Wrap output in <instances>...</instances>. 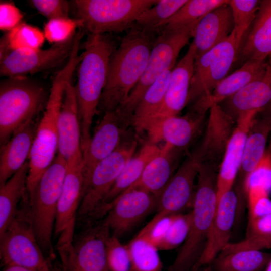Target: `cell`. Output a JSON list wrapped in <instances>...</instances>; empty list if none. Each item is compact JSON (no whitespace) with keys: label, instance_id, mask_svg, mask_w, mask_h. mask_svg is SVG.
Wrapping results in <instances>:
<instances>
[{"label":"cell","instance_id":"46","mask_svg":"<svg viewBox=\"0 0 271 271\" xmlns=\"http://www.w3.org/2000/svg\"><path fill=\"white\" fill-rule=\"evenodd\" d=\"M271 232V214L248 220L246 238Z\"/></svg>","mask_w":271,"mask_h":271},{"label":"cell","instance_id":"7","mask_svg":"<svg viewBox=\"0 0 271 271\" xmlns=\"http://www.w3.org/2000/svg\"><path fill=\"white\" fill-rule=\"evenodd\" d=\"M199 21L177 30L161 31L159 34L140 79L125 102L115 111L126 125L130 123L134 111L148 88L165 71L174 67L181 50L192 37V31Z\"/></svg>","mask_w":271,"mask_h":271},{"label":"cell","instance_id":"4","mask_svg":"<svg viewBox=\"0 0 271 271\" xmlns=\"http://www.w3.org/2000/svg\"><path fill=\"white\" fill-rule=\"evenodd\" d=\"M218 167L200 164L191 211L188 236L167 271H192L206 245L217 206L216 180Z\"/></svg>","mask_w":271,"mask_h":271},{"label":"cell","instance_id":"6","mask_svg":"<svg viewBox=\"0 0 271 271\" xmlns=\"http://www.w3.org/2000/svg\"><path fill=\"white\" fill-rule=\"evenodd\" d=\"M45 101L43 86L26 76L8 77L1 82V147L21 128L35 120Z\"/></svg>","mask_w":271,"mask_h":271},{"label":"cell","instance_id":"41","mask_svg":"<svg viewBox=\"0 0 271 271\" xmlns=\"http://www.w3.org/2000/svg\"><path fill=\"white\" fill-rule=\"evenodd\" d=\"M77 28H81L76 19L58 18L49 20L44 28V34L49 42L54 44L66 43L75 35Z\"/></svg>","mask_w":271,"mask_h":271},{"label":"cell","instance_id":"17","mask_svg":"<svg viewBox=\"0 0 271 271\" xmlns=\"http://www.w3.org/2000/svg\"><path fill=\"white\" fill-rule=\"evenodd\" d=\"M110 230L103 222L87 230L62 264L63 271H110L106 241Z\"/></svg>","mask_w":271,"mask_h":271},{"label":"cell","instance_id":"44","mask_svg":"<svg viewBox=\"0 0 271 271\" xmlns=\"http://www.w3.org/2000/svg\"><path fill=\"white\" fill-rule=\"evenodd\" d=\"M32 5L49 20L58 18L69 17L68 2L63 0H32Z\"/></svg>","mask_w":271,"mask_h":271},{"label":"cell","instance_id":"23","mask_svg":"<svg viewBox=\"0 0 271 271\" xmlns=\"http://www.w3.org/2000/svg\"><path fill=\"white\" fill-rule=\"evenodd\" d=\"M124 125L115 111L104 112L91 138L88 149L83 155V182L96 166L121 144L122 127Z\"/></svg>","mask_w":271,"mask_h":271},{"label":"cell","instance_id":"10","mask_svg":"<svg viewBox=\"0 0 271 271\" xmlns=\"http://www.w3.org/2000/svg\"><path fill=\"white\" fill-rule=\"evenodd\" d=\"M134 140L121 143L108 157L98 164L83 182L78 212L80 216L96 215L128 161L133 156Z\"/></svg>","mask_w":271,"mask_h":271},{"label":"cell","instance_id":"33","mask_svg":"<svg viewBox=\"0 0 271 271\" xmlns=\"http://www.w3.org/2000/svg\"><path fill=\"white\" fill-rule=\"evenodd\" d=\"M173 69L165 71L148 88L136 108L130 123L138 132L143 130L162 105Z\"/></svg>","mask_w":271,"mask_h":271},{"label":"cell","instance_id":"13","mask_svg":"<svg viewBox=\"0 0 271 271\" xmlns=\"http://www.w3.org/2000/svg\"><path fill=\"white\" fill-rule=\"evenodd\" d=\"M158 197L139 188L130 187L112 202L103 206L97 216L105 215L103 221L119 237L140 222L154 208Z\"/></svg>","mask_w":271,"mask_h":271},{"label":"cell","instance_id":"18","mask_svg":"<svg viewBox=\"0 0 271 271\" xmlns=\"http://www.w3.org/2000/svg\"><path fill=\"white\" fill-rule=\"evenodd\" d=\"M58 154L67 164L83 162L78 107L71 81L65 86L58 120Z\"/></svg>","mask_w":271,"mask_h":271},{"label":"cell","instance_id":"35","mask_svg":"<svg viewBox=\"0 0 271 271\" xmlns=\"http://www.w3.org/2000/svg\"><path fill=\"white\" fill-rule=\"evenodd\" d=\"M227 2V0L187 1L165 22L161 31H175L187 27L199 21L212 10Z\"/></svg>","mask_w":271,"mask_h":271},{"label":"cell","instance_id":"3","mask_svg":"<svg viewBox=\"0 0 271 271\" xmlns=\"http://www.w3.org/2000/svg\"><path fill=\"white\" fill-rule=\"evenodd\" d=\"M82 56L73 51L66 65L55 76L45 110L38 123L28 158L29 168L27 189L30 197L40 178L55 158L58 151V120L66 84L82 60Z\"/></svg>","mask_w":271,"mask_h":271},{"label":"cell","instance_id":"36","mask_svg":"<svg viewBox=\"0 0 271 271\" xmlns=\"http://www.w3.org/2000/svg\"><path fill=\"white\" fill-rule=\"evenodd\" d=\"M127 245L130 271H163L159 250L146 236L139 233Z\"/></svg>","mask_w":271,"mask_h":271},{"label":"cell","instance_id":"43","mask_svg":"<svg viewBox=\"0 0 271 271\" xmlns=\"http://www.w3.org/2000/svg\"><path fill=\"white\" fill-rule=\"evenodd\" d=\"M106 255L110 271H130V254L127 244H123L119 237L110 235L106 241Z\"/></svg>","mask_w":271,"mask_h":271},{"label":"cell","instance_id":"11","mask_svg":"<svg viewBox=\"0 0 271 271\" xmlns=\"http://www.w3.org/2000/svg\"><path fill=\"white\" fill-rule=\"evenodd\" d=\"M0 256L3 264L33 269L50 267L34 232L29 212L18 213L0 236Z\"/></svg>","mask_w":271,"mask_h":271},{"label":"cell","instance_id":"50","mask_svg":"<svg viewBox=\"0 0 271 271\" xmlns=\"http://www.w3.org/2000/svg\"><path fill=\"white\" fill-rule=\"evenodd\" d=\"M258 114L261 115V118L271 121V101Z\"/></svg>","mask_w":271,"mask_h":271},{"label":"cell","instance_id":"26","mask_svg":"<svg viewBox=\"0 0 271 271\" xmlns=\"http://www.w3.org/2000/svg\"><path fill=\"white\" fill-rule=\"evenodd\" d=\"M268 62L265 61L248 60L232 74L221 80L208 96L201 97L194 103L196 106L208 111L214 104H220L247 84L265 73Z\"/></svg>","mask_w":271,"mask_h":271},{"label":"cell","instance_id":"42","mask_svg":"<svg viewBox=\"0 0 271 271\" xmlns=\"http://www.w3.org/2000/svg\"><path fill=\"white\" fill-rule=\"evenodd\" d=\"M244 190L259 189L270 194L271 192V143L256 167L248 174L244 182Z\"/></svg>","mask_w":271,"mask_h":271},{"label":"cell","instance_id":"48","mask_svg":"<svg viewBox=\"0 0 271 271\" xmlns=\"http://www.w3.org/2000/svg\"><path fill=\"white\" fill-rule=\"evenodd\" d=\"M247 207L248 220L271 214V199L269 196L262 197Z\"/></svg>","mask_w":271,"mask_h":271},{"label":"cell","instance_id":"34","mask_svg":"<svg viewBox=\"0 0 271 271\" xmlns=\"http://www.w3.org/2000/svg\"><path fill=\"white\" fill-rule=\"evenodd\" d=\"M271 259V253L247 250L219 254L210 263L213 271H261Z\"/></svg>","mask_w":271,"mask_h":271},{"label":"cell","instance_id":"22","mask_svg":"<svg viewBox=\"0 0 271 271\" xmlns=\"http://www.w3.org/2000/svg\"><path fill=\"white\" fill-rule=\"evenodd\" d=\"M258 113L242 115L236 120L235 128L226 147L219 166L216 180L217 201L233 188L241 167L248 132Z\"/></svg>","mask_w":271,"mask_h":271},{"label":"cell","instance_id":"32","mask_svg":"<svg viewBox=\"0 0 271 271\" xmlns=\"http://www.w3.org/2000/svg\"><path fill=\"white\" fill-rule=\"evenodd\" d=\"M161 148L157 144L149 142L143 145L139 152L133 155L124 167L101 209L112 202L139 180L147 164L159 153Z\"/></svg>","mask_w":271,"mask_h":271},{"label":"cell","instance_id":"16","mask_svg":"<svg viewBox=\"0 0 271 271\" xmlns=\"http://www.w3.org/2000/svg\"><path fill=\"white\" fill-rule=\"evenodd\" d=\"M206 114L190 109L183 116H173L152 121L144 128L149 142L164 141L178 150L188 147L204 130Z\"/></svg>","mask_w":271,"mask_h":271},{"label":"cell","instance_id":"38","mask_svg":"<svg viewBox=\"0 0 271 271\" xmlns=\"http://www.w3.org/2000/svg\"><path fill=\"white\" fill-rule=\"evenodd\" d=\"M11 51L39 49L45 41L43 32L39 28L21 23L4 35Z\"/></svg>","mask_w":271,"mask_h":271},{"label":"cell","instance_id":"39","mask_svg":"<svg viewBox=\"0 0 271 271\" xmlns=\"http://www.w3.org/2000/svg\"><path fill=\"white\" fill-rule=\"evenodd\" d=\"M191 218V212L171 215L168 228L157 245L158 250H171L183 244L190 230Z\"/></svg>","mask_w":271,"mask_h":271},{"label":"cell","instance_id":"24","mask_svg":"<svg viewBox=\"0 0 271 271\" xmlns=\"http://www.w3.org/2000/svg\"><path fill=\"white\" fill-rule=\"evenodd\" d=\"M234 27L232 14L228 2L205 15L192 32L195 58L225 41L233 31Z\"/></svg>","mask_w":271,"mask_h":271},{"label":"cell","instance_id":"25","mask_svg":"<svg viewBox=\"0 0 271 271\" xmlns=\"http://www.w3.org/2000/svg\"><path fill=\"white\" fill-rule=\"evenodd\" d=\"M271 101V56L265 74L225 99L223 109L235 121L244 114L259 113ZM221 102V103H222Z\"/></svg>","mask_w":271,"mask_h":271},{"label":"cell","instance_id":"51","mask_svg":"<svg viewBox=\"0 0 271 271\" xmlns=\"http://www.w3.org/2000/svg\"><path fill=\"white\" fill-rule=\"evenodd\" d=\"M196 271H213V270L211 267V264H209L200 267Z\"/></svg>","mask_w":271,"mask_h":271},{"label":"cell","instance_id":"27","mask_svg":"<svg viewBox=\"0 0 271 271\" xmlns=\"http://www.w3.org/2000/svg\"><path fill=\"white\" fill-rule=\"evenodd\" d=\"M271 55V0L260 1L252 27L242 46L238 58L265 61Z\"/></svg>","mask_w":271,"mask_h":271},{"label":"cell","instance_id":"1","mask_svg":"<svg viewBox=\"0 0 271 271\" xmlns=\"http://www.w3.org/2000/svg\"><path fill=\"white\" fill-rule=\"evenodd\" d=\"M158 36L134 24L127 31L110 59L99 105L104 112L115 111L126 100L144 71Z\"/></svg>","mask_w":271,"mask_h":271},{"label":"cell","instance_id":"30","mask_svg":"<svg viewBox=\"0 0 271 271\" xmlns=\"http://www.w3.org/2000/svg\"><path fill=\"white\" fill-rule=\"evenodd\" d=\"M177 150L165 143L159 153L147 164L139 180L130 187L141 188L158 197L173 175L174 158Z\"/></svg>","mask_w":271,"mask_h":271},{"label":"cell","instance_id":"19","mask_svg":"<svg viewBox=\"0 0 271 271\" xmlns=\"http://www.w3.org/2000/svg\"><path fill=\"white\" fill-rule=\"evenodd\" d=\"M237 204V194L233 188L219 199L206 245L192 271L210 264L229 243Z\"/></svg>","mask_w":271,"mask_h":271},{"label":"cell","instance_id":"47","mask_svg":"<svg viewBox=\"0 0 271 271\" xmlns=\"http://www.w3.org/2000/svg\"><path fill=\"white\" fill-rule=\"evenodd\" d=\"M239 247L242 250L269 249L271 248V232L267 235L245 238L239 242Z\"/></svg>","mask_w":271,"mask_h":271},{"label":"cell","instance_id":"29","mask_svg":"<svg viewBox=\"0 0 271 271\" xmlns=\"http://www.w3.org/2000/svg\"><path fill=\"white\" fill-rule=\"evenodd\" d=\"M270 133L271 121L261 117L257 118L256 116L245 142L242 163L238 172V184L235 189L238 194H245L243 188L245 178L263 157Z\"/></svg>","mask_w":271,"mask_h":271},{"label":"cell","instance_id":"8","mask_svg":"<svg viewBox=\"0 0 271 271\" xmlns=\"http://www.w3.org/2000/svg\"><path fill=\"white\" fill-rule=\"evenodd\" d=\"M155 0H76V19L88 34L128 30L141 14L157 3Z\"/></svg>","mask_w":271,"mask_h":271},{"label":"cell","instance_id":"37","mask_svg":"<svg viewBox=\"0 0 271 271\" xmlns=\"http://www.w3.org/2000/svg\"><path fill=\"white\" fill-rule=\"evenodd\" d=\"M188 0H160L143 12L134 25L147 31L159 35L165 22Z\"/></svg>","mask_w":271,"mask_h":271},{"label":"cell","instance_id":"40","mask_svg":"<svg viewBox=\"0 0 271 271\" xmlns=\"http://www.w3.org/2000/svg\"><path fill=\"white\" fill-rule=\"evenodd\" d=\"M257 0H229L234 22V31L241 43L244 35L255 20L259 6Z\"/></svg>","mask_w":271,"mask_h":271},{"label":"cell","instance_id":"45","mask_svg":"<svg viewBox=\"0 0 271 271\" xmlns=\"http://www.w3.org/2000/svg\"><path fill=\"white\" fill-rule=\"evenodd\" d=\"M23 15L21 11L10 2H2L0 4V29L9 32L21 23Z\"/></svg>","mask_w":271,"mask_h":271},{"label":"cell","instance_id":"28","mask_svg":"<svg viewBox=\"0 0 271 271\" xmlns=\"http://www.w3.org/2000/svg\"><path fill=\"white\" fill-rule=\"evenodd\" d=\"M37 126L28 122L2 147L0 156V186L5 183L28 159Z\"/></svg>","mask_w":271,"mask_h":271},{"label":"cell","instance_id":"15","mask_svg":"<svg viewBox=\"0 0 271 271\" xmlns=\"http://www.w3.org/2000/svg\"><path fill=\"white\" fill-rule=\"evenodd\" d=\"M76 34L69 41L53 44L41 50L21 49L12 51L0 62V75L3 77L26 76L56 67L68 60L76 39Z\"/></svg>","mask_w":271,"mask_h":271},{"label":"cell","instance_id":"20","mask_svg":"<svg viewBox=\"0 0 271 271\" xmlns=\"http://www.w3.org/2000/svg\"><path fill=\"white\" fill-rule=\"evenodd\" d=\"M236 125V121L219 104L211 106L202 139L195 149L201 163L219 167Z\"/></svg>","mask_w":271,"mask_h":271},{"label":"cell","instance_id":"21","mask_svg":"<svg viewBox=\"0 0 271 271\" xmlns=\"http://www.w3.org/2000/svg\"><path fill=\"white\" fill-rule=\"evenodd\" d=\"M195 59V48L191 43L186 54L172 70L162 105L144 126L152 121L176 116L187 105Z\"/></svg>","mask_w":271,"mask_h":271},{"label":"cell","instance_id":"53","mask_svg":"<svg viewBox=\"0 0 271 271\" xmlns=\"http://www.w3.org/2000/svg\"><path fill=\"white\" fill-rule=\"evenodd\" d=\"M270 142L271 143V140H270Z\"/></svg>","mask_w":271,"mask_h":271},{"label":"cell","instance_id":"5","mask_svg":"<svg viewBox=\"0 0 271 271\" xmlns=\"http://www.w3.org/2000/svg\"><path fill=\"white\" fill-rule=\"evenodd\" d=\"M66 171V161L57 154L29 197L28 212L34 232L43 253L50 257L54 256L52 237Z\"/></svg>","mask_w":271,"mask_h":271},{"label":"cell","instance_id":"2","mask_svg":"<svg viewBox=\"0 0 271 271\" xmlns=\"http://www.w3.org/2000/svg\"><path fill=\"white\" fill-rule=\"evenodd\" d=\"M83 46L84 56L78 66L77 81L74 86L81 125L83 154L90 144L92 121L98 111L107 82L110 59L117 45L114 39L108 34H88Z\"/></svg>","mask_w":271,"mask_h":271},{"label":"cell","instance_id":"14","mask_svg":"<svg viewBox=\"0 0 271 271\" xmlns=\"http://www.w3.org/2000/svg\"><path fill=\"white\" fill-rule=\"evenodd\" d=\"M201 164L195 150L183 161L158 196L157 213L151 219L157 221L165 217L182 213L192 207L194 182Z\"/></svg>","mask_w":271,"mask_h":271},{"label":"cell","instance_id":"9","mask_svg":"<svg viewBox=\"0 0 271 271\" xmlns=\"http://www.w3.org/2000/svg\"><path fill=\"white\" fill-rule=\"evenodd\" d=\"M241 43L233 30L223 42L195 59L187 104L209 95L236 62Z\"/></svg>","mask_w":271,"mask_h":271},{"label":"cell","instance_id":"52","mask_svg":"<svg viewBox=\"0 0 271 271\" xmlns=\"http://www.w3.org/2000/svg\"><path fill=\"white\" fill-rule=\"evenodd\" d=\"M265 271H271V259L267 264Z\"/></svg>","mask_w":271,"mask_h":271},{"label":"cell","instance_id":"12","mask_svg":"<svg viewBox=\"0 0 271 271\" xmlns=\"http://www.w3.org/2000/svg\"><path fill=\"white\" fill-rule=\"evenodd\" d=\"M83 186V162L67 164L62 192L59 200L54 235L61 262L65 261L73 247L74 228Z\"/></svg>","mask_w":271,"mask_h":271},{"label":"cell","instance_id":"31","mask_svg":"<svg viewBox=\"0 0 271 271\" xmlns=\"http://www.w3.org/2000/svg\"><path fill=\"white\" fill-rule=\"evenodd\" d=\"M29 168L27 161L5 183L0 186V236L18 214L17 206L24 197Z\"/></svg>","mask_w":271,"mask_h":271},{"label":"cell","instance_id":"49","mask_svg":"<svg viewBox=\"0 0 271 271\" xmlns=\"http://www.w3.org/2000/svg\"><path fill=\"white\" fill-rule=\"evenodd\" d=\"M2 271H53L51 267L43 269H33L20 266L8 265L4 266Z\"/></svg>","mask_w":271,"mask_h":271}]
</instances>
